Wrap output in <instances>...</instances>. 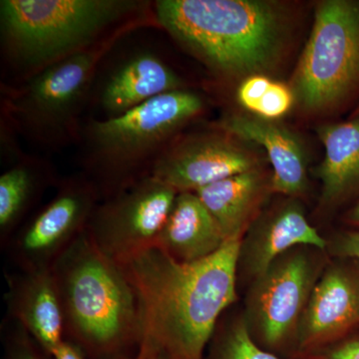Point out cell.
Listing matches in <instances>:
<instances>
[{
	"label": "cell",
	"mask_w": 359,
	"mask_h": 359,
	"mask_svg": "<svg viewBox=\"0 0 359 359\" xmlns=\"http://www.w3.org/2000/svg\"><path fill=\"white\" fill-rule=\"evenodd\" d=\"M241 241H226L194 263H180L154 247L120 264L140 304V346L164 359L205 358L219 320L238 301Z\"/></svg>",
	"instance_id": "cell-1"
},
{
	"label": "cell",
	"mask_w": 359,
	"mask_h": 359,
	"mask_svg": "<svg viewBox=\"0 0 359 359\" xmlns=\"http://www.w3.org/2000/svg\"><path fill=\"white\" fill-rule=\"evenodd\" d=\"M156 25L219 77L264 75L282 58L283 6L268 0H157Z\"/></svg>",
	"instance_id": "cell-2"
},
{
	"label": "cell",
	"mask_w": 359,
	"mask_h": 359,
	"mask_svg": "<svg viewBox=\"0 0 359 359\" xmlns=\"http://www.w3.org/2000/svg\"><path fill=\"white\" fill-rule=\"evenodd\" d=\"M151 20L152 4L139 0H1V53L20 82Z\"/></svg>",
	"instance_id": "cell-3"
},
{
	"label": "cell",
	"mask_w": 359,
	"mask_h": 359,
	"mask_svg": "<svg viewBox=\"0 0 359 359\" xmlns=\"http://www.w3.org/2000/svg\"><path fill=\"white\" fill-rule=\"evenodd\" d=\"M65 339L86 359H129L140 348L138 295L122 266L106 257L85 230L53 268Z\"/></svg>",
	"instance_id": "cell-4"
},
{
	"label": "cell",
	"mask_w": 359,
	"mask_h": 359,
	"mask_svg": "<svg viewBox=\"0 0 359 359\" xmlns=\"http://www.w3.org/2000/svg\"><path fill=\"white\" fill-rule=\"evenodd\" d=\"M205 108L200 94L182 89L117 117L90 118L78 142L80 166L96 186L101 201L150 177L161 156Z\"/></svg>",
	"instance_id": "cell-5"
},
{
	"label": "cell",
	"mask_w": 359,
	"mask_h": 359,
	"mask_svg": "<svg viewBox=\"0 0 359 359\" xmlns=\"http://www.w3.org/2000/svg\"><path fill=\"white\" fill-rule=\"evenodd\" d=\"M126 33H118L13 85H2V124L43 150L58 151L78 143L99 65Z\"/></svg>",
	"instance_id": "cell-6"
},
{
	"label": "cell",
	"mask_w": 359,
	"mask_h": 359,
	"mask_svg": "<svg viewBox=\"0 0 359 359\" xmlns=\"http://www.w3.org/2000/svg\"><path fill=\"white\" fill-rule=\"evenodd\" d=\"M292 85L294 100L311 113L334 109L359 88V0L316 6Z\"/></svg>",
	"instance_id": "cell-7"
},
{
	"label": "cell",
	"mask_w": 359,
	"mask_h": 359,
	"mask_svg": "<svg viewBox=\"0 0 359 359\" xmlns=\"http://www.w3.org/2000/svg\"><path fill=\"white\" fill-rule=\"evenodd\" d=\"M328 263L327 250L297 245L250 283L243 318L262 348L280 358H294L302 313Z\"/></svg>",
	"instance_id": "cell-8"
},
{
	"label": "cell",
	"mask_w": 359,
	"mask_h": 359,
	"mask_svg": "<svg viewBox=\"0 0 359 359\" xmlns=\"http://www.w3.org/2000/svg\"><path fill=\"white\" fill-rule=\"evenodd\" d=\"M55 188L54 197L25 221L4 248L20 271L53 268L86 230L101 202L96 186L81 171L61 179Z\"/></svg>",
	"instance_id": "cell-9"
},
{
	"label": "cell",
	"mask_w": 359,
	"mask_h": 359,
	"mask_svg": "<svg viewBox=\"0 0 359 359\" xmlns=\"http://www.w3.org/2000/svg\"><path fill=\"white\" fill-rule=\"evenodd\" d=\"M178 192L148 177L101 201L87 226L90 238L106 257L123 264L154 248Z\"/></svg>",
	"instance_id": "cell-10"
},
{
	"label": "cell",
	"mask_w": 359,
	"mask_h": 359,
	"mask_svg": "<svg viewBox=\"0 0 359 359\" xmlns=\"http://www.w3.org/2000/svg\"><path fill=\"white\" fill-rule=\"evenodd\" d=\"M259 168L261 162L252 151L219 128L209 133L180 135L157 161L151 177L178 193H195Z\"/></svg>",
	"instance_id": "cell-11"
},
{
	"label": "cell",
	"mask_w": 359,
	"mask_h": 359,
	"mask_svg": "<svg viewBox=\"0 0 359 359\" xmlns=\"http://www.w3.org/2000/svg\"><path fill=\"white\" fill-rule=\"evenodd\" d=\"M358 325L359 261L332 259L302 313L294 358L344 339Z\"/></svg>",
	"instance_id": "cell-12"
},
{
	"label": "cell",
	"mask_w": 359,
	"mask_h": 359,
	"mask_svg": "<svg viewBox=\"0 0 359 359\" xmlns=\"http://www.w3.org/2000/svg\"><path fill=\"white\" fill-rule=\"evenodd\" d=\"M297 245L327 250V241L309 224L301 201L287 198L262 212L241 241L238 287L250 285L276 259Z\"/></svg>",
	"instance_id": "cell-13"
},
{
	"label": "cell",
	"mask_w": 359,
	"mask_h": 359,
	"mask_svg": "<svg viewBox=\"0 0 359 359\" xmlns=\"http://www.w3.org/2000/svg\"><path fill=\"white\" fill-rule=\"evenodd\" d=\"M187 89L178 73L155 52L141 50L130 54L113 66L92 89L101 113L98 119H110L128 112L151 99Z\"/></svg>",
	"instance_id": "cell-14"
},
{
	"label": "cell",
	"mask_w": 359,
	"mask_h": 359,
	"mask_svg": "<svg viewBox=\"0 0 359 359\" xmlns=\"http://www.w3.org/2000/svg\"><path fill=\"white\" fill-rule=\"evenodd\" d=\"M8 320L20 325L52 355L65 340V320L57 285L51 269L7 276Z\"/></svg>",
	"instance_id": "cell-15"
},
{
	"label": "cell",
	"mask_w": 359,
	"mask_h": 359,
	"mask_svg": "<svg viewBox=\"0 0 359 359\" xmlns=\"http://www.w3.org/2000/svg\"><path fill=\"white\" fill-rule=\"evenodd\" d=\"M218 128L264 149L273 167V193L299 199L308 191L306 150L299 137L290 130L257 116L242 114L224 116Z\"/></svg>",
	"instance_id": "cell-16"
},
{
	"label": "cell",
	"mask_w": 359,
	"mask_h": 359,
	"mask_svg": "<svg viewBox=\"0 0 359 359\" xmlns=\"http://www.w3.org/2000/svg\"><path fill=\"white\" fill-rule=\"evenodd\" d=\"M195 193L216 219L226 240H242L273 194L271 175L269 177L259 168L221 180Z\"/></svg>",
	"instance_id": "cell-17"
},
{
	"label": "cell",
	"mask_w": 359,
	"mask_h": 359,
	"mask_svg": "<svg viewBox=\"0 0 359 359\" xmlns=\"http://www.w3.org/2000/svg\"><path fill=\"white\" fill-rule=\"evenodd\" d=\"M226 242L197 194L182 192L174 201L155 247L180 263H194L215 254Z\"/></svg>",
	"instance_id": "cell-18"
},
{
	"label": "cell",
	"mask_w": 359,
	"mask_h": 359,
	"mask_svg": "<svg viewBox=\"0 0 359 359\" xmlns=\"http://www.w3.org/2000/svg\"><path fill=\"white\" fill-rule=\"evenodd\" d=\"M318 136L325 158L314 175L321 184L320 207H339L359 191V116L349 121L323 125Z\"/></svg>",
	"instance_id": "cell-19"
},
{
	"label": "cell",
	"mask_w": 359,
	"mask_h": 359,
	"mask_svg": "<svg viewBox=\"0 0 359 359\" xmlns=\"http://www.w3.org/2000/svg\"><path fill=\"white\" fill-rule=\"evenodd\" d=\"M60 181L48 161L18 156L0 177V245L6 247L48 187Z\"/></svg>",
	"instance_id": "cell-20"
},
{
	"label": "cell",
	"mask_w": 359,
	"mask_h": 359,
	"mask_svg": "<svg viewBox=\"0 0 359 359\" xmlns=\"http://www.w3.org/2000/svg\"><path fill=\"white\" fill-rule=\"evenodd\" d=\"M205 359H290L262 348L250 337L242 311L224 313L212 335Z\"/></svg>",
	"instance_id": "cell-21"
},
{
	"label": "cell",
	"mask_w": 359,
	"mask_h": 359,
	"mask_svg": "<svg viewBox=\"0 0 359 359\" xmlns=\"http://www.w3.org/2000/svg\"><path fill=\"white\" fill-rule=\"evenodd\" d=\"M294 101V92L290 87L280 82L271 81L254 115L273 121L287 114Z\"/></svg>",
	"instance_id": "cell-22"
},
{
	"label": "cell",
	"mask_w": 359,
	"mask_h": 359,
	"mask_svg": "<svg viewBox=\"0 0 359 359\" xmlns=\"http://www.w3.org/2000/svg\"><path fill=\"white\" fill-rule=\"evenodd\" d=\"M4 337L6 359H52L18 323L9 320Z\"/></svg>",
	"instance_id": "cell-23"
},
{
	"label": "cell",
	"mask_w": 359,
	"mask_h": 359,
	"mask_svg": "<svg viewBox=\"0 0 359 359\" xmlns=\"http://www.w3.org/2000/svg\"><path fill=\"white\" fill-rule=\"evenodd\" d=\"M271 83V80L266 75H254L245 78L238 88V103L255 114L259 101L263 98Z\"/></svg>",
	"instance_id": "cell-24"
},
{
	"label": "cell",
	"mask_w": 359,
	"mask_h": 359,
	"mask_svg": "<svg viewBox=\"0 0 359 359\" xmlns=\"http://www.w3.org/2000/svg\"><path fill=\"white\" fill-rule=\"evenodd\" d=\"M294 359H359V334H351L334 344Z\"/></svg>",
	"instance_id": "cell-25"
},
{
	"label": "cell",
	"mask_w": 359,
	"mask_h": 359,
	"mask_svg": "<svg viewBox=\"0 0 359 359\" xmlns=\"http://www.w3.org/2000/svg\"><path fill=\"white\" fill-rule=\"evenodd\" d=\"M327 241L328 256L359 261V231H342Z\"/></svg>",
	"instance_id": "cell-26"
},
{
	"label": "cell",
	"mask_w": 359,
	"mask_h": 359,
	"mask_svg": "<svg viewBox=\"0 0 359 359\" xmlns=\"http://www.w3.org/2000/svg\"><path fill=\"white\" fill-rule=\"evenodd\" d=\"M52 359H86V356L79 346L65 339L52 355Z\"/></svg>",
	"instance_id": "cell-27"
},
{
	"label": "cell",
	"mask_w": 359,
	"mask_h": 359,
	"mask_svg": "<svg viewBox=\"0 0 359 359\" xmlns=\"http://www.w3.org/2000/svg\"><path fill=\"white\" fill-rule=\"evenodd\" d=\"M129 359H164L155 349L148 346H140L138 353Z\"/></svg>",
	"instance_id": "cell-28"
},
{
	"label": "cell",
	"mask_w": 359,
	"mask_h": 359,
	"mask_svg": "<svg viewBox=\"0 0 359 359\" xmlns=\"http://www.w3.org/2000/svg\"><path fill=\"white\" fill-rule=\"evenodd\" d=\"M346 221L353 226H359V202L347 212Z\"/></svg>",
	"instance_id": "cell-29"
},
{
	"label": "cell",
	"mask_w": 359,
	"mask_h": 359,
	"mask_svg": "<svg viewBox=\"0 0 359 359\" xmlns=\"http://www.w3.org/2000/svg\"><path fill=\"white\" fill-rule=\"evenodd\" d=\"M353 116V117H355V116H359V105L358 106V108H356L355 111H354Z\"/></svg>",
	"instance_id": "cell-30"
}]
</instances>
